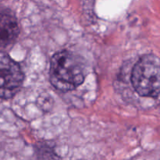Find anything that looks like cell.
I'll return each instance as SVG.
<instances>
[{
	"instance_id": "cell-1",
	"label": "cell",
	"mask_w": 160,
	"mask_h": 160,
	"mask_svg": "<svg viewBox=\"0 0 160 160\" xmlns=\"http://www.w3.org/2000/svg\"><path fill=\"white\" fill-rule=\"evenodd\" d=\"M49 77L53 87L59 91L69 92L84 82L85 67L78 56L63 50L52 58Z\"/></svg>"
},
{
	"instance_id": "cell-2",
	"label": "cell",
	"mask_w": 160,
	"mask_h": 160,
	"mask_svg": "<svg viewBox=\"0 0 160 160\" xmlns=\"http://www.w3.org/2000/svg\"><path fill=\"white\" fill-rule=\"evenodd\" d=\"M159 60L155 55H145L136 62L131 74V83L138 95L156 98L159 95Z\"/></svg>"
},
{
	"instance_id": "cell-3",
	"label": "cell",
	"mask_w": 160,
	"mask_h": 160,
	"mask_svg": "<svg viewBox=\"0 0 160 160\" xmlns=\"http://www.w3.org/2000/svg\"><path fill=\"white\" fill-rule=\"evenodd\" d=\"M23 78L20 65L6 53L0 52V98L13 97L21 88Z\"/></svg>"
},
{
	"instance_id": "cell-4",
	"label": "cell",
	"mask_w": 160,
	"mask_h": 160,
	"mask_svg": "<svg viewBox=\"0 0 160 160\" xmlns=\"http://www.w3.org/2000/svg\"><path fill=\"white\" fill-rule=\"evenodd\" d=\"M20 34L15 16L5 8L0 7V47L13 43Z\"/></svg>"
}]
</instances>
